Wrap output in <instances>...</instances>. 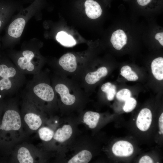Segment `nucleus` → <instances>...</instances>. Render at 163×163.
Segmentation results:
<instances>
[{
  "label": "nucleus",
  "instance_id": "19",
  "mask_svg": "<svg viewBox=\"0 0 163 163\" xmlns=\"http://www.w3.org/2000/svg\"><path fill=\"white\" fill-rule=\"evenodd\" d=\"M18 159L20 163H32L34 160L29 150L24 147H21L18 150Z\"/></svg>",
  "mask_w": 163,
  "mask_h": 163
},
{
  "label": "nucleus",
  "instance_id": "18",
  "mask_svg": "<svg viewBox=\"0 0 163 163\" xmlns=\"http://www.w3.org/2000/svg\"><path fill=\"white\" fill-rule=\"evenodd\" d=\"M100 116L98 113L92 111L87 112L84 114L83 120L91 129L95 128L98 122Z\"/></svg>",
  "mask_w": 163,
  "mask_h": 163
},
{
  "label": "nucleus",
  "instance_id": "15",
  "mask_svg": "<svg viewBox=\"0 0 163 163\" xmlns=\"http://www.w3.org/2000/svg\"><path fill=\"white\" fill-rule=\"evenodd\" d=\"M152 73L157 80L163 79V58L159 57L155 59L151 63Z\"/></svg>",
  "mask_w": 163,
  "mask_h": 163
},
{
  "label": "nucleus",
  "instance_id": "4",
  "mask_svg": "<svg viewBox=\"0 0 163 163\" xmlns=\"http://www.w3.org/2000/svg\"><path fill=\"white\" fill-rule=\"evenodd\" d=\"M0 122V131L7 132L19 130L21 126L20 115L16 110L6 107Z\"/></svg>",
  "mask_w": 163,
  "mask_h": 163
},
{
  "label": "nucleus",
  "instance_id": "24",
  "mask_svg": "<svg viewBox=\"0 0 163 163\" xmlns=\"http://www.w3.org/2000/svg\"><path fill=\"white\" fill-rule=\"evenodd\" d=\"M131 92L127 89L124 88L119 91L116 94V97L120 101H125L131 97Z\"/></svg>",
  "mask_w": 163,
  "mask_h": 163
},
{
  "label": "nucleus",
  "instance_id": "11",
  "mask_svg": "<svg viewBox=\"0 0 163 163\" xmlns=\"http://www.w3.org/2000/svg\"><path fill=\"white\" fill-rule=\"evenodd\" d=\"M127 40V36L123 30L119 29L112 34L110 42L116 49L119 50L126 44Z\"/></svg>",
  "mask_w": 163,
  "mask_h": 163
},
{
  "label": "nucleus",
  "instance_id": "28",
  "mask_svg": "<svg viewBox=\"0 0 163 163\" xmlns=\"http://www.w3.org/2000/svg\"><path fill=\"white\" fill-rule=\"evenodd\" d=\"M159 126L160 131L161 133H163V113L161 115L159 119Z\"/></svg>",
  "mask_w": 163,
  "mask_h": 163
},
{
  "label": "nucleus",
  "instance_id": "14",
  "mask_svg": "<svg viewBox=\"0 0 163 163\" xmlns=\"http://www.w3.org/2000/svg\"><path fill=\"white\" fill-rule=\"evenodd\" d=\"M25 122L31 130H36L41 126L42 121L37 114L32 112L26 114L24 117Z\"/></svg>",
  "mask_w": 163,
  "mask_h": 163
},
{
  "label": "nucleus",
  "instance_id": "1",
  "mask_svg": "<svg viewBox=\"0 0 163 163\" xmlns=\"http://www.w3.org/2000/svg\"><path fill=\"white\" fill-rule=\"evenodd\" d=\"M25 75L11 62L0 57V94L13 93L19 89L24 84Z\"/></svg>",
  "mask_w": 163,
  "mask_h": 163
},
{
  "label": "nucleus",
  "instance_id": "10",
  "mask_svg": "<svg viewBox=\"0 0 163 163\" xmlns=\"http://www.w3.org/2000/svg\"><path fill=\"white\" fill-rule=\"evenodd\" d=\"M25 24V21L22 18H18L10 24L8 30L9 36L14 38H18L21 36Z\"/></svg>",
  "mask_w": 163,
  "mask_h": 163
},
{
  "label": "nucleus",
  "instance_id": "27",
  "mask_svg": "<svg viewBox=\"0 0 163 163\" xmlns=\"http://www.w3.org/2000/svg\"><path fill=\"white\" fill-rule=\"evenodd\" d=\"M155 38L163 46V33L160 32L157 33L155 36Z\"/></svg>",
  "mask_w": 163,
  "mask_h": 163
},
{
  "label": "nucleus",
  "instance_id": "17",
  "mask_svg": "<svg viewBox=\"0 0 163 163\" xmlns=\"http://www.w3.org/2000/svg\"><path fill=\"white\" fill-rule=\"evenodd\" d=\"M92 157L91 152L87 150H83L73 157L68 163H88Z\"/></svg>",
  "mask_w": 163,
  "mask_h": 163
},
{
  "label": "nucleus",
  "instance_id": "7",
  "mask_svg": "<svg viewBox=\"0 0 163 163\" xmlns=\"http://www.w3.org/2000/svg\"><path fill=\"white\" fill-rule=\"evenodd\" d=\"M152 120L151 110L148 108L142 109L139 113L136 121L138 128L141 131H145L149 128Z\"/></svg>",
  "mask_w": 163,
  "mask_h": 163
},
{
  "label": "nucleus",
  "instance_id": "29",
  "mask_svg": "<svg viewBox=\"0 0 163 163\" xmlns=\"http://www.w3.org/2000/svg\"><path fill=\"white\" fill-rule=\"evenodd\" d=\"M3 97L0 94V114L2 110L4 109L5 105V103L3 100Z\"/></svg>",
  "mask_w": 163,
  "mask_h": 163
},
{
  "label": "nucleus",
  "instance_id": "2",
  "mask_svg": "<svg viewBox=\"0 0 163 163\" xmlns=\"http://www.w3.org/2000/svg\"><path fill=\"white\" fill-rule=\"evenodd\" d=\"M44 75L41 71L34 75L26 87L27 95L31 99L50 102L55 97L53 88L45 80Z\"/></svg>",
  "mask_w": 163,
  "mask_h": 163
},
{
  "label": "nucleus",
  "instance_id": "3",
  "mask_svg": "<svg viewBox=\"0 0 163 163\" xmlns=\"http://www.w3.org/2000/svg\"><path fill=\"white\" fill-rule=\"evenodd\" d=\"M13 62L17 68L25 75L38 73L43 65V60L38 53L29 50L23 51Z\"/></svg>",
  "mask_w": 163,
  "mask_h": 163
},
{
  "label": "nucleus",
  "instance_id": "5",
  "mask_svg": "<svg viewBox=\"0 0 163 163\" xmlns=\"http://www.w3.org/2000/svg\"><path fill=\"white\" fill-rule=\"evenodd\" d=\"M112 151L116 156L121 157H129L133 154L134 148L129 142L124 140L116 142L113 146Z\"/></svg>",
  "mask_w": 163,
  "mask_h": 163
},
{
  "label": "nucleus",
  "instance_id": "21",
  "mask_svg": "<svg viewBox=\"0 0 163 163\" xmlns=\"http://www.w3.org/2000/svg\"><path fill=\"white\" fill-rule=\"evenodd\" d=\"M120 72V74L128 81H135L138 79L136 74L132 71L131 68L128 66L122 67Z\"/></svg>",
  "mask_w": 163,
  "mask_h": 163
},
{
  "label": "nucleus",
  "instance_id": "25",
  "mask_svg": "<svg viewBox=\"0 0 163 163\" xmlns=\"http://www.w3.org/2000/svg\"><path fill=\"white\" fill-rule=\"evenodd\" d=\"M154 0L158 3V0ZM153 1V0H137L138 3L140 6H143L150 5L151 3H154Z\"/></svg>",
  "mask_w": 163,
  "mask_h": 163
},
{
  "label": "nucleus",
  "instance_id": "26",
  "mask_svg": "<svg viewBox=\"0 0 163 163\" xmlns=\"http://www.w3.org/2000/svg\"><path fill=\"white\" fill-rule=\"evenodd\" d=\"M152 159L148 155L142 157L139 160V163H152L153 162Z\"/></svg>",
  "mask_w": 163,
  "mask_h": 163
},
{
  "label": "nucleus",
  "instance_id": "12",
  "mask_svg": "<svg viewBox=\"0 0 163 163\" xmlns=\"http://www.w3.org/2000/svg\"><path fill=\"white\" fill-rule=\"evenodd\" d=\"M107 73L108 71L106 67H101L96 71L88 73L85 78V81L88 84H94L101 78L105 76Z\"/></svg>",
  "mask_w": 163,
  "mask_h": 163
},
{
  "label": "nucleus",
  "instance_id": "9",
  "mask_svg": "<svg viewBox=\"0 0 163 163\" xmlns=\"http://www.w3.org/2000/svg\"><path fill=\"white\" fill-rule=\"evenodd\" d=\"M85 11L89 18L95 19L101 14L102 10L99 4L94 0H86L85 3Z\"/></svg>",
  "mask_w": 163,
  "mask_h": 163
},
{
  "label": "nucleus",
  "instance_id": "16",
  "mask_svg": "<svg viewBox=\"0 0 163 163\" xmlns=\"http://www.w3.org/2000/svg\"><path fill=\"white\" fill-rule=\"evenodd\" d=\"M56 39L61 44L65 46L72 47L76 44V42L73 38L63 31L58 33Z\"/></svg>",
  "mask_w": 163,
  "mask_h": 163
},
{
  "label": "nucleus",
  "instance_id": "22",
  "mask_svg": "<svg viewBox=\"0 0 163 163\" xmlns=\"http://www.w3.org/2000/svg\"><path fill=\"white\" fill-rule=\"evenodd\" d=\"M40 138L45 141H49L53 137L54 133L53 130L47 127H43L38 130Z\"/></svg>",
  "mask_w": 163,
  "mask_h": 163
},
{
  "label": "nucleus",
  "instance_id": "8",
  "mask_svg": "<svg viewBox=\"0 0 163 163\" xmlns=\"http://www.w3.org/2000/svg\"><path fill=\"white\" fill-rule=\"evenodd\" d=\"M58 63L64 70L69 72H74L77 67L76 58L73 54L71 53L62 55L59 59Z\"/></svg>",
  "mask_w": 163,
  "mask_h": 163
},
{
  "label": "nucleus",
  "instance_id": "20",
  "mask_svg": "<svg viewBox=\"0 0 163 163\" xmlns=\"http://www.w3.org/2000/svg\"><path fill=\"white\" fill-rule=\"evenodd\" d=\"M101 90L106 93L107 98L109 101L113 100L116 92V87L114 85L109 82H107L102 85Z\"/></svg>",
  "mask_w": 163,
  "mask_h": 163
},
{
  "label": "nucleus",
  "instance_id": "23",
  "mask_svg": "<svg viewBox=\"0 0 163 163\" xmlns=\"http://www.w3.org/2000/svg\"><path fill=\"white\" fill-rule=\"evenodd\" d=\"M136 104L137 102L135 99L130 97L125 101L123 107V110L126 112H130L135 108Z\"/></svg>",
  "mask_w": 163,
  "mask_h": 163
},
{
  "label": "nucleus",
  "instance_id": "6",
  "mask_svg": "<svg viewBox=\"0 0 163 163\" xmlns=\"http://www.w3.org/2000/svg\"><path fill=\"white\" fill-rule=\"evenodd\" d=\"M54 91L60 96L62 102L67 105L73 104L75 101V96L70 94L68 87L62 83H56L53 88Z\"/></svg>",
  "mask_w": 163,
  "mask_h": 163
},
{
  "label": "nucleus",
  "instance_id": "13",
  "mask_svg": "<svg viewBox=\"0 0 163 163\" xmlns=\"http://www.w3.org/2000/svg\"><path fill=\"white\" fill-rule=\"evenodd\" d=\"M72 133V129L69 125H65L58 129L54 135V139L60 142H63L69 139Z\"/></svg>",
  "mask_w": 163,
  "mask_h": 163
}]
</instances>
